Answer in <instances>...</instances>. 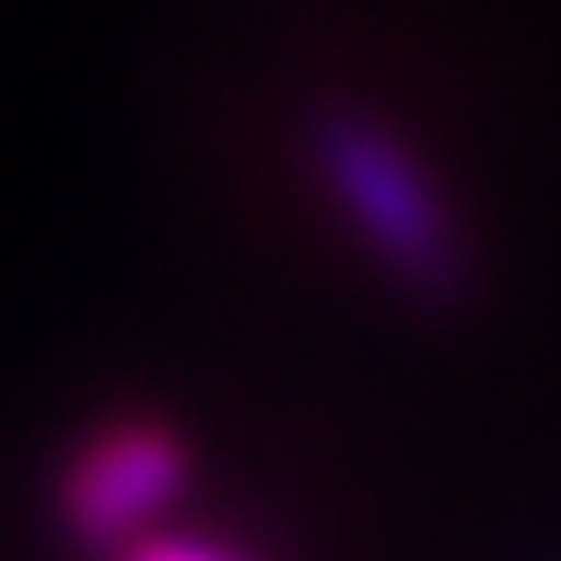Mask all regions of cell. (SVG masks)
Masks as SVG:
<instances>
[{"label":"cell","mask_w":561,"mask_h":561,"mask_svg":"<svg viewBox=\"0 0 561 561\" xmlns=\"http://www.w3.org/2000/svg\"><path fill=\"white\" fill-rule=\"evenodd\" d=\"M302 162L337 204L344 232L379 260L421 309H463L478 295V253L443 175L373 105L330 99L302 119Z\"/></svg>","instance_id":"cell-1"},{"label":"cell","mask_w":561,"mask_h":561,"mask_svg":"<svg viewBox=\"0 0 561 561\" xmlns=\"http://www.w3.org/2000/svg\"><path fill=\"white\" fill-rule=\"evenodd\" d=\"M183 484V443L162 421H105V428L64 463V519L84 540H119L134 519H148L154 505H169V491Z\"/></svg>","instance_id":"cell-2"},{"label":"cell","mask_w":561,"mask_h":561,"mask_svg":"<svg viewBox=\"0 0 561 561\" xmlns=\"http://www.w3.org/2000/svg\"><path fill=\"white\" fill-rule=\"evenodd\" d=\"M134 561H218V554H204V548H140Z\"/></svg>","instance_id":"cell-3"}]
</instances>
